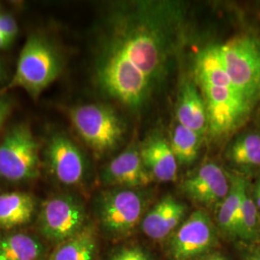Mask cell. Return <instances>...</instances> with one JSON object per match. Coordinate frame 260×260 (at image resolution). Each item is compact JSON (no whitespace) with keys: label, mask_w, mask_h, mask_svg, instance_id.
Here are the masks:
<instances>
[{"label":"cell","mask_w":260,"mask_h":260,"mask_svg":"<svg viewBox=\"0 0 260 260\" xmlns=\"http://www.w3.org/2000/svg\"><path fill=\"white\" fill-rule=\"evenodd\" d=\"M38 230L47 241L58 245L82 232L88 225L83 203L71 194L47 200L38 216Z\"/></svg>","instance_id":"8"},{"label":"cell","mask_w":260,"mask_h":260,"mask_svg":"<svg viewBox=\"0 0 260 260\" xmlns=\"http://www.w3.org/2000/svg\"><path fill=\"white\" fill-rule=\"evenodd\" d=\"M187 212L184 204L173 196L161 199L142 220L144 233L153 240H163L183 221Z\"/></svg>","instance_id":"13"},{"label":"cell","mask_w":260,"mask_h":260,"mask_svg":"<svg viewBox=\"0 0 260 260\" xmlns=\"http://www.w3.org/2000/svg\"><path fill=\"white\" fill-rule=\"evenodd\" d=\"M47 166L51 175L60 183L67 186L80 184L87 171L82 151L62 133L53 134L46 149Z\"/></svg>","instance_id":"10"},{"label":"cell","mask_w":260,"mask_h":260,"mask_svg":"<svg viewBox=\"0 0 260 260\" xmlns=\"http://www.w3.org/2000/svg\"><path fill=\"white\" fill-rule=\"evenodd\" d=\"M100 42L94 77L102 93L131 110L149 102L186 34L185 6L135 1L112 11Z\"/></svg>","instance_id":"1"},{"label":"cell","mask_w":260,"mask_h":260,"mask_svg":"<svg viewBox=\"0 0 260 260\" xmlns=\"http://www.w3.org/2000/svg\"><path fill=\"white\" fill-rule=\"evenodd\" d=\"M224 156L233 165L244 170L260 169V134L249 131L242 133L231 142Z\"/></svg>","instance_id":"19"},{"label":"cell","mask_w":260,"mask_h":260,"mask_svg":"<svg viewBox=\"0 0 260 260\" xmlns=\"http://www.w3.org/2000/svg\"><path fill=\"white\" fill-rule=\"evenodd\" d=\"M201 260H228V258L221 253H213V254L207 255L206 257Z\"/></svg>","instance_id":"28"},{"label":"cell","mask_w":260,"mask_h":260,"mask_svg":"<svg viewBox=\"0 0 260 260\" xmlns=\"http://www.w3.org/2000/svg\"><path fill=\"white\" fill-rule=\"evenodd\" d=\"M0 33L12 42L19 33V26L16 19L8 14L0 13Z\"/></svg>","instance_id":"24"},{"label":"cell","mask_w":260,"mask_h":260,"mask_svg":"<svg viewBox=\"0 0 260 260\" xmlns=\"http://www.w3.org/2000/svg\"><path fill=\"white\" fill-rule=\"evenodd\" d=\"M229 176L216 163H206L181 183V190L190 200L207 207L220 206L230 192Z\"/></svg>","instance_id":"11"},{"label":"cell","mask_w":260,"mask_h":260,"mask_svg":"<svg viewBox=\"0 0 260 260\" xmlns=\"http://www.w3.org/2000/svg\"><path fill=\"white\" fill-rule=\"evenodd\" d=\"M242 260H260V244H251L242 249Z\"/></svg>","instance_id":"26"},{"label":"cell","mask_w":260,"mask_h":260,"mask_svg":"<svg viewBox=\"0 0 260 260\" xmlns=\"http://www.w3.org/2000/svg\"><path fill=\"white\" fill-rule=\"evenodd\" d=\"M153 177L143 163L136 146L121 152L103 168L102 181L108 187L137 189L149 185Z\"/></svg>","instance_id":"12"},{"label":"cell","mask_w":260,"mask_h":260,"mask_svg":"<svg viewBox=\"0 0 260 260\" xmlns=\"http://www.w3.org/2000/svg\"><path fill=\"white\" fill-rule=\"evenodd\" d=\"M98 251L95 230L88 223L82 232L56 245L47 260H96Z\"/></svg>","instance_id":"18"},{"label":"cell","mask_w":260,"mask_h":260,"mask_svg":"<svg viewBox=\"0 0 260 260\" xmlns=\"http://www.w3.org/2000/svg\"><path fill=\"white\" fill-rule=\"evenodd\" d=\"M41 168L40 144L31 128L19 123L0 142V177L11 182L32 180Z\"/></svg>","instance_id":"6"},{"label":"cell","mask_w":260,"mask_h":260,"mask_svg":"<svg viewBox=\"0 0 260 260\" xmlns=\"http://www.w3.org/2000/svg\"><path fill=\"white\" fill-rule=\"evenodd\" d=\"M231 188L218 211V228L223 236L236 239L235 224L241 206L242 198L248 187L246 179L241 176L230 175Z\"/></svg>","instance_id":"20"},{"label":"cell","mask_w":260,"mask_h":260,"mask_svg":"<svg viewBox=\"0 0 260 260\" xmlns=\"http://www.w3.org/2000/svg\"><path fill=\"white\" fill-rule=\"evenodd\" d=\"M217 48L234 86L254 105L260 100V38L241 34Z\"/></svg>","instance_id":"4"},{"label":"cell","mask_w":260,"mask_h":260,"mask_svg":"<svg viewBox=\"0 0 260 260\" xmlns=\"http://www.w3.org/2000/svg\"><path fill=\"white\" fill-rule=\"evenodd\" d=\"M139 149L144 165L154 179L162 182L177 179L178 163L166 138L160 134H152Z\"/></svg>","instance_id":"14"},{"label":"cell","mask_w":260,"mask_h":260,"mask_svg":"<svg viewBox=\"0 0 260 260\" xmlns=\"http://www.w3.org/2000/svg\"><path fill=\"white\" fill-rule=\"evenodd\" d=\"M58 52L46 38L32 35L22 47L16 73L4 90L21 88L37 99L62 73Z\"/></svg>","instance_id":"2"},{"label":"cell","mask_w":260,"mask_h":260,"mask_svg":"<svg viewBox=\"0 0 260 260\" xmlns=\"http://www.w3.org/2000/svg\"><path fill=\"white\" fill-rule=\"evenodd\" d=\"M147 197L136 189L113 187L96 199L95 211L103 232L113 238H123L143 220Z\"/></svg>","instance_id":"5"},{"label":"cell","mask_w":260,"mask_h":260,"mask_svg":"<svg viewBox=\"0 0 260 260\" xmlns=\"http://www.w3.org/2000/svg\"><path fill=\"white\" fill-rule=\"evenodd\" d=\"M259 226H260V212H259Z\"/></svg>","instance_id":"30"},{"label":"cell","mask_w":260,"mask_h":260,"mask_svg":"<svg viewBox=\"0 0 260 260\" xmlns=\"http://www.w3.org/2000/svg\"><path fill=\"white\" fill-rule=\"evenodd\" d=\"M204 96L207 118V132L213 138H223L237 129L252 108L247 99L233 87L196 82Z\"/></svg>","instance_id":"7"},{"label":"cell","mask_w":260,"mask_h":260,"mask_svg":"<svg viewBox=\"0 0 260 260\" xmlns=\"http://www.w3.org/2000/svg\"><path fill=\"white\" fill-rule=\"evenodd\" d=\"M12 43L13 42L10 41L8 38L5 37L3 34L0 33V49H4V48L9 47Z\"/></svg>","instance_id":"27"},{"label":"cell","mask_w":260,"mask_h":260,"mask_svg":"<svg viewBox=\"0 0 260 260\" xmlns=\"http://www.w3.org/2000/svg\"><path fill=\"white\" fill-rule=\"evenodd\" d=\"M235 236L248 245L258 244L260 240L259 212L248 187L242 198L235 224Z\"/></svg>","instance_id":"21"},{"label":"cell","mask_w":260,"mask_h":260,"mask_svg":"<svg viewBox=\"0 0 260 260\" xmlns=\"http://www.w3.org/2000/svg\"><path fill=\"white\" fill-rule=\"evenodd\" d=\"M6 77H7V73H6L5 67L0 61V84L3 83L6 80Z\"/></svg>","instance_id":"29"},{"label":"cell","mask_w":260,"mask_h":260,"mask_svg":"<svg viewBox=\"0 0 260 260\" xmlns=\"http://www.w3.org/2000/svg\"><path fill=\"white\" fill-rule=\"evenodd\" d=\"M218 245V231L204 209L191 214L169 243L172 260H195L207 254Z\"/></svg>","instance_id":"9"},{"label":"cell","mask_w":260,"mask_h":260,"mask_svg":"<svg viewBox=\"0 0 260 260\" xmlns=\"http://www.w3.org/2000/svg\"><path fill=\"white\" fill-rule=\"evenodd\" d=\"M177 123L204 137L208 128V118L204 96L195 81L181 84L177 105Z\"/></svg>","instance_id":"15"},{"label":"cell","mask_w":260,"mask_h":260,"mask_svg":"<svg viewBox=\"0 0 260 260\" xmlns=\"http://www.w3.org/2000/svg\"><path fill=\"white\" fill-rule=\"evenodd\" d=\"M47 248L36 236L26 233L0 235V260H44Z\"/></svg>","instance_id":"17"},{"label":"cell","mask_w":260,"mask_h":260,"mask_svg":"<svg viewBox=\"0 0 260 260\" xmlns=\"http://www.w3.org/2000/svg\"><path fill=\"white\" fill-rule=\"evenodd\" d=\"M259 121H260V119H259Z\"/></svg>","instance_id":"32"},{"label":"cell","mask_w":260,"mask_h":260,"mask_svg":"<svg viewBox=\"0 0 260 260\" xmlns=\"http://www.w3.org/2000/svg\"><path fill=\"white\" fill-rule=\"evenodd\" d=\"M70 119L87 146L98 156L119 148L125 135V124L112 107L91 103L70 110Z\"/></svg>","instance_id":"3"},{"label":"cell","mask_w":260,"mask_h":260,"mask_svg":"<svg viewBox=\"0 0 260 260\" xmlns=\"http://www.w3.org/2000/svg\"><path fill=\"white\" fill-rule=\"evenodd\" d=\"M36 212L34 196L24 192L0 194V231H11L30 223Z\"/></svg>","instance_id":"16"},{"label":"cell","mask_w":260,"mask_h":260,"mask_svg":"<svg viewBox=\"0 0 260 260\" xmlns=\"http://www.w3.org/2000/svg\"><path fill=\"white\" fill-rule=\"evenodd\" d=\"M258 182H259V183H260V179H259V180H258Z\"/></svg>","instance_id":"31"},{"label":"cell","mask_w":260,"mask_h":260,"mask_svg":"<svg viewBox=\"0 0 260 260\" xmlns=\"http://www.w3.org/2000/svg\"><path fill=\"white\" fill-rule=\"evenodd\" d=\"M108 260H153L149 252L138 246L122 247L114 251Z\"/></svg>","instance_id":"23"},{"label":"cell","mask_w":260,"mask_h":260,"mask_svg":"<svg viewBox=\"0 0 260 260\" xmlns=\"http://www.w3.org/2000/svg\"><path fill=\"white\" fill-rule=\"evenodd\" d=\"M202 138L195 131L177 123L170 145L178 164L191 165L195 162L199 157Z\"/></svg>","instance_id":"22"},{"label":"cell","mask_w":260,"mask_h":260,"mask_svg":"<svg viewBox=\"0 0 260 260\" xmlns=\"http://www.w3.org/2000/svg\"><path fill=\"white\" fill-rule=\"evenodd\" d=\"M12 111V102L6 95H0V129Z\"/></svg>","instance_id":"25"}]
</instances>
